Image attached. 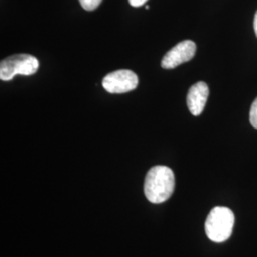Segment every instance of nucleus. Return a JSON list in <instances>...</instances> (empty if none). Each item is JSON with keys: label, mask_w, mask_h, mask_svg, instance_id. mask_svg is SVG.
Returning a JSON list of instances; mask_svg holds the SVG:
<instances>
[{"label": "nucleus", "mask_w": 257, "mask_h": 257, "mask_svg": "<svg viewBox=\"0 0 257 257\" xmlns=\"http://www.w3.org/2000/svg\"><path fill=\"white\" fill-rule=\"evenodd\" d=\"M234 214L227 207L213 208L205 222V231L210 240L222 243L230 238L233 226Z\"/></svg>", "instance_id": "2"}, {"label": "nucleus", "mask_w": 257, "mask_h": 257, "mask_svg": "<svg viewBox=\"0 0 257 257\" xmlns=\"http://www.w3.org/2000/svg\"><path fill=\"white\" fill-rule=\"evenodd\" d=\"M175 186V174L172 169L166 166H155L146 175L144 193L150 202L160 204L172 196Z\"/></svg>", "instance_id": "1"}, {"label": "nucleus", "mask_w": 257, "mask_h": 257, "mask_svg": "<svg viewBox=\"0 0 257 257\" xmlns=\"http://www.w3.org/2000/svg\"><path fill=\"white\" fill-rule=\"evenodd\" d=\"M145 8H146V9H150V6H148V5H146V6H145Z\"/></svg>", "instance_id": "11"}, {"label": "nucleus", "mask_w": 257, "mask_h": 257, "mask_svg": "<svg viewBox=\"0 0 257 257\" xmlns=\"http://www.w3.org/2000/svg\"><path fill=\"white\" fill-rule=\"evenodd\" d=\"M39 62L33 55L20 54L9 56L0 63V79L3 81L12 80L17 74L32 75L38 70Z\"/></svg>", "instance_id": "3"}, {"label": "nucleus", "mask_w": 257, "mask_h": 257, "mask_svg": "<svg viewBox=\"0 0 257 257\" xmlns=\"http://www.w3.org/2000/svg\"><path fill=\"white\" fill-rule=\"evenodd\" d=\"M253 27H254V32H255V35L257 37V12L254 16V21H253Z\"/></svg>", "instance_id": "10"}, {"label": "nucleus", "mask_w": 257, "mask_h": 257, "mask_svg": "<svg viewBox=\"0 0 257 257\" xmlns=\"http://www.w3.org/2000/svg\"><path fill=\"white\" fill-rule=\"evenodd\" d=\"M249 121H250V124L252 125V127L257 128V97L250 107Z\"/></svg>", "instance_id": "8"}, {"label": "nucleus", "mask_w": 257, "mask_h": 257, "mask_svg": "<svg viewBox=\"0 0 257 257\" xmlns=\"http://www.w3.org/2000/svg\"><path fill=\"white\" fill-rule=\"evenodd\" d=\"M209 93V87L203 81L197 82L190 88L187 95V105L193 115L198 116L202 113Z\"/></svg>", "instance_id": "6"}, {"label": "nucleus", "mask_w": 257, "mask_h": 257, "mask_svg": "<svg viewBox=\"0 0 257 257\" xmlns=\"http://www.w3.org/2000/svg\"><path fill=\"white\" fill-rule=\"evenodd\" d=\"M102 85L110 93H125L137 89L138 76L130 70H119L107 74L102 80Z\"/></svg>", "instance_id": "4"}, {"label": "nucleus", "mask_w": 257, "mask_h": 257, "mask_svg": "<svg viewBox=\"0 0 257 257\" xmlns=\"http://www.w3.org/2000/svg\"><path fill=\"white\" fill-rule=\"evenodd\" d=\"M79 2L83 9L86 11H93L101 4L102 0H79Z\"/></svg>", "instance_id": "7"}, {"label": "nucleus", "mask_w": 257, "mask_h": 257, "mask_svg": "<svg viewBox=\"0 0 257 257\" xmlns=\"http://www.w3.org/2000/svg\"><path fill=\"white\" fill-rule=\"evenodd\" d=\"M196 53V45L192 40H184L171 49L163 57L161 66L164 69H175L192 60Z\"/></svg>", "instance_id": "5"}, {"label": "nucleus", "mask_w": 257, "mask_h": 257, "mask_svg": "<svg viewBox=\"0 0 257 257\" xmlns=\"http://www.w3.org/2000/svg\"><path fill=\"white\" fill-rule=\"evenodd\" d=\"M148 0H128V3L133 6V7H141L142 5H144Z\"/></svg>", "instance_id": "9"}]
</instances>
